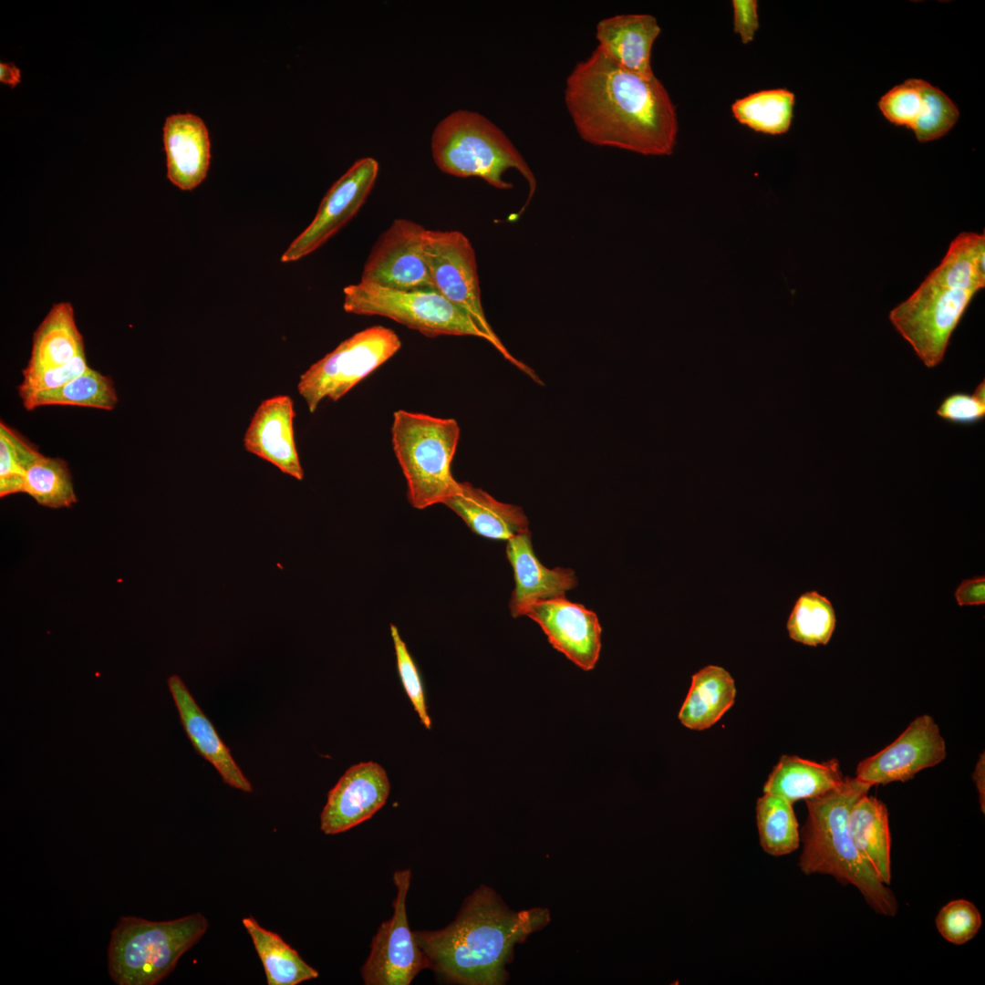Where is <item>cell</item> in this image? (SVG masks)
<instances>
[{
  "mask_svg": "<svg viewBox=\"0 0 985 985\" xmlns=\"http://www.w3.org/2000/svg\"><path fill=\"white\" fill-rule=\"evenodd\" d=\"M984 382L983 379L977 386L973 394L958 391L946 396L937 410V415L957 425L969 426L980 422L985 417Z\"/></svg>",
  "mask_w": 985,
  "mask_h": 985,
  "instance_id": "38",
  "label": "cell"
},
{
  "mask_svg": "<svg viewBox=\"0 0 985 985\" xmlns=\"http://www.w3.org/2000/svg\"><path fill=\"white\" fill-rule=\"evenodd\" d=\"M956 103L941 89L927 80L924 85L923 109L911 130L917 140L926 143L947 135L958 122Z\"/></svg>",
  "mask_w": 985,
  "mask_h": 985,
  "instance_id": "34",
  "label": "cell"
},
{
  "mask_svg": "<svg viewBox=\"0 0 985 985\" xmlns=\"http://www.w3.org/2000/svg\"><path fill=\"white\" fill-rule=\"evenodd\" d=\"M471 530L492 540H506L528 531V519L517 505L497 501L470 482H458L456 492L444 503Z\"/></svg>",
  "mask_w": 985,
  "mask_h": 985,
  "instance_id": "22",
  "label": "cell"
},
{
  "mask_svg": "<svg viewBox=\"0 0 985 985\" xmlns=\"http://www.w3.org/2000/svg\"><path fill=\"white\" fill-rule=\"evenodd\" d=\"M431 153L436 166L456 177H478L496 189H511L503 180L509 169L526 180L530 202L536 179L521 153L494 123L483 115L460 109L441 119L431 136Z\"/></svg>",
  "mask_w": 985,
  "mask_h": 985,
  "instance_id": "5",
  "label": "cell"
},
{
  "mask_svg": "<svg viewBox=\"0 0 985 985\" xmlns=\"http://www.w3.org/2000/svg\"><path fill=\"white\" fill-rule=\"evenodd\" d=\"M925 79L907 78L894 86L878 100L877 107L891 124L911 130L924 105Z\"/></svg>",
  "mask_w": 985,
  "mask_h": 985,
  "instance_id": "35",
  "label": "cell"
},
{
  "mask_svg": "<svg viewBox=\"0 0 985 985\" xmlns=\"http://www.w3.org/2000/svg\"><path fill=\"white\" fill-rule=\"evenodd\" d=\"M845 778L836 759L817 762L783 755L764 783L763 793L793 804L822 796L838 788Z\"/></svg>",
  "mask_w": 985,
  "mask_h": 985,
  "instance_id": "23",
  "label": "cell"
},
{
  "mask_svg": "<svg viewBox=\"0 0 985 985\" xmlns=\"http://www.w3.org/2000/svg\"><path fill=\"white\" fill-rule=\"evenodd\" d=\"M347 313L390 318L427 337L487 335L462 309L437 290L398 291L359 282L344 288Z\"/></svg>",
  "mask_w": 985,
  "mask_h": 985,
  "instance_id": "8",
  "label": "cell"
},
{
  "mask_svg": "<svg viewBox=\"0 0 985 985\" xmlns=\"http://www.w3.org/2000/svg\"><path fill=\"white\" fill-rule=\"evenodd\" d=\"M659 33L656 17L647 14L614 16L596 26L597 47L623 69L646 78L655 77L651 50Z\"/></svg>",
  "mask_w": 985,
  "mask_h": 985,
  "instance_id": "21",
  "label": "cell"
},
{
  "mask_svg": "<svg viewBox=\"0 0 985 985\" xmlns=\"http://www.w3.org/2000/svg\"><path fill=\"white\" fill-rule=\"evenodd\" d=\"M734 31L743 44L752 42L759 27V19L755 0H733Z\"/></svg>",
  "mask_w": 985,
  "mask_h": 985,
  "instance_id": "40",
  "label": "cell"
},
{
  "mask_svg": "<svg viewBox=\"0 0 985 985\" xmlns=\"http://www.w3.org/2000/svg\"><path fill=\"white\" fill-rule=\"evenodd\" d=\"M959 606H980L985 604V577L976 576L963 580L955 591Z\"/></svg>",
  "mask_w": 985,
  "mask_h": 985,
  "instance_id": "41",
  "label": "cell"
},
{
  "mask_svg": "<svg viewBox=\"0 0 985 985\" xmlns=\"http://www.w3.org/2000/svg\"><path fill=\"white\" fill-rule=\"evenodd\" d=\"M848 832L860 855L880 880L891 882V836L886 806L867 793L858 798L848 815Z\"/></svg>",
  "mask_w": 985,
  "mask_h": 985,
  "instance_id": "25",
  "label": "cell"
},
{
  "mask_svg": "<svg viewBox=\"0 0 985 985\" xmlns=\"http://www.w3.org/2000/svg\"><path fill=\"white\" fill-rule=\"evenodd\" d=\"M294 402L287 395L263 400L245 430L244 449L298 481L305 473L295 441Z\"/></svg>",
  "mask_w": 985,
  "mask_h": 985,
  "instance_id": "17",
  "label": "cell"
},
{
  "mask_svg": "<svg viewBox=\"0 0 985 985\" xmlns=\"http://www.w3.org/2000/svg\"><path fill=\"white\" fill-rule=\"evenodd\" d=\"M208 920L194 913L168 921L121 917L111 931L108 969L118 985H155L205 934Z\"/></svg>",
  "mask_w": 985,
  "mask_h": 985,
  "instance_id": "6",
  "label": "cell"
},
{
  "mask_svg": "<svg viewBox=\"0 0 985 985\" xmlns=\"http://www.w3.org/2000/svg\"><path fill=\"white\" fill-rule=\"evenodd\" d=\"M543 629L549 643L575 665L592 670L599 658L602 628L596 614L565 597L538 601L524 613Z\"/></svg>",
  "mask_w": 985,
  "mask_h": 985,
  "instance_id": "15",
  "label": "cell"
},
{
  "mask_svg": "<svg viewBox=\"0 0 985 985\" xmlns=\"http://www.w3.org/2000/svg\"><path fill=\"white\" fill-rule=\"evenodd\" d=\"M981 758L982 759H980L979 761V762L977 763V765H976V768H975V771H974V773H973V780H974V782L976 783V786L978 788V791H979L980 808H981L982 812L984 813V806H985V802H984V799H985V793L984 792L985 791L984 790H985V786H984V755L983 754H982Z\"/></svg>",
  "mask_w": 985,
  "mask_h": 985,
  "instance_id": "43",
  "label": "cell"
},
{
  "mask_svg": "<svg viewBox=\"0 0 985 985\" xmlns=\"http://www.w3.org/2000/svg\"><path fill=\"white\" fill-rule=\"evenodd\" d=\"M550 920L546 908L514 911L489 886L463 902L456 918L438 930H416L429 968L442 980L464 985H500L508 979L516 944Z\"/></svg>",
  "mask_w": 985,
  "mask_h": 985,
  "instance_id": "2",
  "label": "cell"
},
{
  "mask_svg": "<svg viewBox=\"0 0 985 985\" xmlns=\"http://www.w3.org/2000/svg\"><path fill=\"white\" fill-rule=\"evenodd\" d=\"M565 103L580 138L593 145L669 155L678 132L675 106L653 77L630 73L597 47L565 81Z\"/></svg>",
  "mask_w": 985,
  "mask_h": 985,
  "instance_id": "1",
  "label": "cell"
},
{
  "mask_svg": "<svg viewBox=\"0 0 985 985\" xmlns=\"http://www.w3.org/2000/svg\"><path fill=\"white\" fill-rule=\"evenodd\" d=\"M391 436L410 503L417 509L444 503L459 482L451 470L460 440L457 421L399 410L393 414Z\"/></svg>",
  "mask_w": 985,
  "mask_h": 985,
  "instance_id": "7",
  "label": "cell"
},
{
  "mask_svg": "<svg viewBox=\"0 0 985 985\" xmlns=\"http://www.w3.org/2000/svg\"><path fill=\"white\" fill-rule=\"evenodd\" d=\"M760 844L773 856L785 855L800 845L798 823L793 804L775 794L764 793L756 804Z\"/></svg>",
  "mask_w": 985,
  "mask_h": 985,
  "instance_id": "30",
  "label": "cell"
},
{
  "mask_svg": "<svg viewBox=\"0 0 985 985\" xmlns=\"http://www.w3.org/2000/svg\"><path fill=\"white\" fill-rule=\"evenodd\" d=\"M946 757V743L929 715L916 718L889 745L860 762L855 778L871 786L905 782Z\"/></svg>",
  "mask_w": 985,
  "mask_h": 985,
  "instance_id": "14",
  "label": "cell"
},
{
  "mask_svg": "<svg viewBox=\"0 0 985 985\" xmlns=\"http://www.w3.org/2000/svg\"><path fill=\"white\" fill-rule=\"evenodd\" d=\"M167 177L183 191H191L205 179L211 160L209 132L203 120L191 113L167 117L163 126Z\"/></svg>",
  "mask_w": 985,
  "mask_h": 985,
  "instance_id": "19",
  "label": "cell"
},
{
  "mask_svg": "<svg viewBox=\"0 0 985 985\" xmlns=\"http://www.w3.org/2000/svg\"><path fill=\"white\" fill-rule=\"evenodd\" d=\"M506 556L513 569L515 582L509 603L513 617L524 616L527 608L538 601L565 597L566 591L577 586L572 569H549L539 561L529 530L507 541Z\"/></svg>",
  "mask_w": 985,
  "mask_h": 985,
  "instance_id": "18",
  "label": "cell"
},
{
  "mask_svg": "<svg viewBox=\"0 0 985 985\" xmlns=\"http://www.w3.org/2000/svg\"><path fill=\"white\" fill-rule=\"evenodd\" d=\"M88 368L84 354L61 367L36 372H23L18 395L23 401L38 391L62 387L82 375Z\"/></svg>",
  "mask_w": 985,
  "mask_h": 985,
  "instance_id": "39",
  "label": "cell"
},
{
  "mask_svg": "<svg viewBox=\"0 0 985 985\" xmlns=\"http://www.w3.org/2000/svg\"><path fill=\"white\" fill-rule=\"evenodd\" d=\"M982 924L981 915L969 901L956 899L945 905L938 913L936 927L947 941L962 945L975 937Z\"/></svg>",
  "mask_w": 985,
  "mask_h": 985,
  "instance_id": "36",
  "label": "cell"
},
{
  "mask_svg": "<svg viewBox=\"0 0 985 985\" xmlns=\"http://www.w3.org/2000/svg\"><path fill=\"white\" fill-rule=\"evenodd\" d=\"M426 229L408 219H395L367 258L360 282L398 290H436L423 254Z\"/></svg>",
  "mask_w": 985,
  "mask_h": 985,
  "instance_id": "12",
  "label": "cell"
},
{
  "mask_svg": "<svg viewBox=\"0 0 985 985\" xmlns=\"http://www.w3.org/2000/svg\"><path fill=\"white\" fill-rule=\"evenodd\" d=\"M242 923L263 964L268 985H297L319 976L277 933L264 928L253 917L243 918Z\"/></svg>",
  "mask_w": 985,
  "mask_h": 985,
  "instance_id": "27",
  "label": "cell"
},
{
  "mask_svg": "<svg viewBox=\"0 0 985 985\" xmlns=\"http://www.w3.org/2000/svg\"><path fill=\"white\" fill-rule=\"evenodd\" d=\"M42 454L26 438L0 423V496L23 493L26 471Z\"/></svg>",
  "mask_w": 985,
  "mask_h": 985,
  "instance_id": "33",
  "label": "cell"
},
{
  "mask_svg": "<svg viewBox=\"0 0 985 985\" xmlns=\"http://www.w3.org/2000/svg\"><path fill=\"white\" fill-rule=\"evenodd\" d=\"M23 493L49 508L70 507L78 502L67 463L43 454L26 471Z\"/></svg>",
  "mask_w": 985,
  "mask_h": 985,
  "instance_id": "31",
  "label": "cell"
},
{
  "mask_svg": "<svg viewBox=\"0 0 985 985\" xmlns=\"http://www.w3.org/2000/svg\"><path fill=\"white\" fill-rule=\"evenodd\" d=\"M378 171V162L371 157L355 161L327 192L315 218L285 251L281 262H294L306 256L344 227L366 202Z\"/></svg>",
  "mask_w": 985,
  "mask_h": 985,
  "instance_id": "13",
  "label": "cell"
},
{
  "mask_svg": "<svg viewBox=\"0 0 985 985\" xmlns=\"http://www.w3.org/2000/svg\"><path fill=\"white\" fill-rule=\"evenodd\" d=\"M0 81L14 88L21 81V72L13 63H0Z\"/></svg>",
  "mask_w": 985,
  "mask_h": 985,
  "instance_id": "42",
  "label": "cell"
},
{
  "mask_svg": "<svg viewBox=\"0 0 985 985\" xmlns=\"http://www.w3.org/2000/svg\"><path fill=\"white\" fill-rule=\"evenodd\" d=\"M410 869L396 871L393 882L397 897L394 912L373 937L368 958L361 968L366 985H410L417 974L429 968L428 959L410 928L406 898L410 884Z\"/></svg>",
  "mask_w": 985,
  "mask_h": 985,
  "instance_id": "11",
  "label": "cell"
},
{
  "mask_svg": "<svg viewBox=\"0 0 985 985\" xmlns=\"http://www.w3.org/2000/svg\"><path fill=\"white\" fill-rule=\"evenodd\" d=\"M735 696V682L731 674L721 667L706 666L692 676L679 720L688 729L706 730L731 708Z\"/></svg>",
  "mask_w": 985,
  "mask_h": 985,
  "instance_id": "26",
  "label": "cell"
},
{
  "mask_svg": "<svg viewBox=\"0 0 985 985\" xmlns=\"http://www.w3.org/2000/svg\"><path fill=\"white\" fill-rule=\"evenodd\" d=\"M84 354L83 337L77 327L71 304L57 303L34 332L30 358L23 372L61 367Z\"/></svg>",
  "mask_w": 985,
  "mask_h": 985,
  "instance_id": "24",
  "label": "cell"
},
{
  "mask_svg": "<svg viewBox=\"0 0 985 985\" xmlns=\"http://www.w3.org/2000/svg\"><path fill=\"white\" fill-rule=\"evenodd\" d=\"M794 94L785 88L762 90L736 100L731 110L735 119L752 130L770 135L786 133L792 124Z\"/></svg>",
  "mask_w": 985,
  "mask_h": 985,
  "instance_id": "29",
  "label": "cell"
},
{
  "mask_svg": "<svg viewBox=\"0 0 985 985\" xmlns=\"http://www.w3.org/2000/svg\"><path fill=\"white\" fill-rule=\"evenodd\" d=\"M389 791V777L378 763L350 766L327 793L320 814L321 831L337 835L370 819L386 804Z\"/></svg>",
  "mask_w": 985,
  "mask_h": 985,
  "instance_id": "16",
  "label": "cell"
},
{
  "mask_svg": "<svg viewBox=\"0 0 985 985\" xmlns=\"http://www.w3.org/2000/svg\"><path fill=\"white\" fill-rule=\"evenodd\" d=\"M870 788L855 777H845L838 788L805 801L808 816L799 866L806 875H830L843 885H853L876 913L894 917L898 908L895 895L860 855L848 832L850 810Z\"/></svg>",
  "mask_w": 985,
  "mask_h": 985,
  "instance_id": "4",
  "label": "cell"
},
{
  "mask_svg": "<svg viewBox=\"0 0 985 985\" xmlns=\"http://www.w3.org/2000/svg\"><path fill=\"white\" fill-rule=\"evenodd\" d=\"M400 347L399 336L390 328L363 329L311 365L300 376L297 391L314 413L324 399L337 401Z\"/></svg>",
  "mask_w": 985,
  "mask_h": 985,
  "instance_id": "9",
  "label": "cell"
},
{
  "mask_svg": "<svg viewBox=\"0 0 985 985\" xmlns=\"http://www.w3.org/2000/svg\"><path fill=\"white\" fill-rule=\"evenodd\" d=\"M832 603L816 591L804 593L796 600L787 621L789 637L807 646L826 645L835 628Z\"/></svg>",
  "mask_w": 985,
  "mask_h": 985,
  "instance_id": "32",
  "label": "cell"
},
{
  "mask_svg": "<svg viewBox=\"0 0 985 985\" xmlns=\"http://www.w3.org/2000/svg\"><path fill=\"white\" fill-rule=\"evenodd\" d=\"M984 260L985 233H959L939 264L890 311L891 324L926 367L942 362L970 301L985 287Z\"/></svg>",
  "mask_w": 985,
  "mask_h": 985,
  "instance_id": "3",
  "label": "cell"
},
{
  "mask_svg": "<svg viewBox=\"0 0 985 985\" xmlns=\"http://www.w3.org/2000/svg\"><path fill=\"white\" fill-rule=\"evenodd\" d=\"M118 402L112 379L88 368L62 387L38 391L23 400L26 410L47 405H70L111 410Z\"/></svg>",
  "mask_w": 985,
  "mask_h": 985,
  "instance_id": "28",
  "label": "cell"
},
{
  "mask_svg": "<svg viewBox=\"0 0 985 985\" xmlns=\"http://www.w3.org/2000/svg\"><path fill=\"white\" fill-rule=\"evenodd\" d=\"M167 684L181 724L195 752L215 768L223 783L234 789L252 793L251 783L181 679L178 675H171Z\"/></svg>",
  "mask_w": 985,
  "mask_h": 985,
  "instance_id": "20",
  "label": "cell"
},
{
  "mask_svg": "<svg viewBox=\"0 0 985 985\" xmlns=\"http://www.w3.org/2000/svg\"><path fill=\"white\" fill-rule=\"evenodd\" d=\"M390 634L395 648L397 669L403 689L420 722L427 730H430L431 719L428 713L424 687L418 667L401 638L397 627L393 624H390Z\"/></svg>",
  "mask_w": 985,
  "mask_h": 985,
  "instance_id": "37",
  "label": "cell"
},
{
  "mask_svg": "<svg viewBox=\"0 0 985 985\" xmlns=\"http://www.w3.org/2000/svg\"><path fill=\"white\" fill-rule=\"evenodd\" d=\"M423 254L435 289L466 312L508 361L541 384L535 372L511 355L486 319L481 300L477 263L469 239L459 231L426 230Z\"/></svg>",
  "mask_w": 985,
  "mask_h": 985,
  "instance_id": "10",
  "label": "cell"
}]
</instances>
